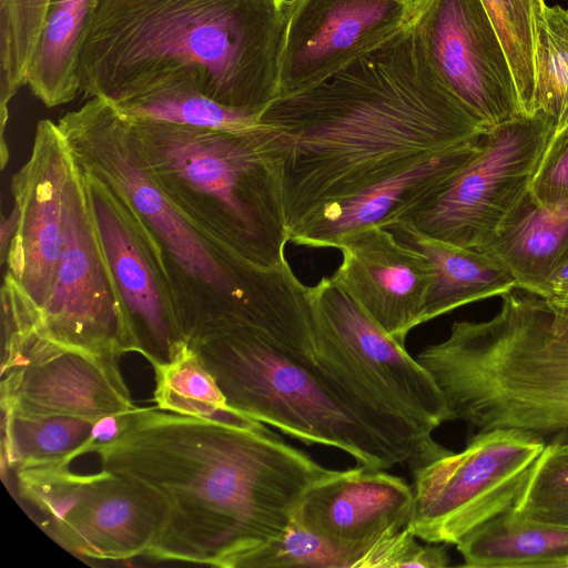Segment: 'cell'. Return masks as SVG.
<instances>
[{
    "mask_svg": "<svg viewBox=\"0 0 568 568\" xmlns=\"http://www.w3.org/2000/svg\"><path fill=\"white\" fill-rule=\"evenodd\" d=\"M489 130L440 83L410 18L320 84L274 100L255 135L292 242L331 209Z\"/></svg>",
    "mask_w": 568,
    "mask_h": 568,
    "instance_id": "6da1fadb",
    "label": "cell"
},
{
    "mask_svg": "<svg viewBox=\"0 0 568 568\" xmlns=\"http://www.w3.org/2000/svg\"><path fill=\"white\" fill-rule=\"evenodd\" d=\"M93 453L102 469L144 485L163 503V525L145 557L223 568H239L283 534L307 489L337 470L264 424L158 407H136Z\"/></svg>",
    "mask_w": 568,
    "mask_h": 568,
    "instance_id": "7a4b0ae2",
    "label": "cell"
},
{
    "mask_svg": "<svg viewBox=\"0 0 568 568\" xmlns=\"http://www.w3.org/2000/svg\"><path fill=\"white\" fill-rule=\"evenodd\" d=\"M290 0H100L79 53L84 98L111 105L186 83L260 116L278 98Z\"/></svg>",
    "mask_w": 568,
    "mask_h": 568,
    "instance_id": "3957f363",
    "label": "cell"
},
{
    "mask_svg": "<svg viewBox=\"0 0 568 568\" xmlns=\"http://www.w3.org/2000/svg\"><path fill=\"white\" fill-rule=\"evenodd\" d=\"M236 414L305 443L339 449L357 465H404L321 358L307 286L287 258L267 266L247 311L189 344Z\"/></svg>",
    "mask_w": 568,
    "mask_h": 568,
    "instance_id": "277c9868",
    "label": "cell"
},
{
    "mask_svg": "<svg viewBox=\"0 0 568 568\" xmlns=\"http://www.w3.org/2000/svg\"><path fill=\"white\" fill-rule=\"evenodd\" d=\"M416 359L442 392L448 420L473 434L509 428L545 446L568 444V331L552 328L540 297L504 294L490 320L453 323Z\"/></svg>",
    "mask_w": 568,
    "mask_h": 568,
    "instance_id": "5b68a950",
    "label": "cell"
},
{
    "mask_svg": "<svg viewBox=\"0 0 568 568\" xmlns=\"http://www.w3.org/2000/svg\"><path fill=\"white\" fill-rule=\"evenodd\" d=\"M78 168L105 184L135 214L162 260L184 339L232 324L245 310L261 268L194 226L146 169L130 121L99 98L57 121Z\"/></svg>",
    "mask_w": 568,
    "mask_h": 568,
    "instance_id": "8992f818",
    "label": "cell"
},
{
    "mask_svg": "<svg viewBox=\"0 0 568 568\" xmlns=\"http://www.w3.org/2000/svg\"><path fill=\"white\" fill-rule=\"evenodd\" d=\"M128 120L150 174L194 226L248 263L273 265L286 258L290 239L275 182L257 146V124L224 131Z\"/></svg>",
    "mask_w": 568,
    "mask_h": 568,
    "instance_id": "52a82bcc",
    "label": "cell"
},
{
    "mask_svg": "<svg viewBox=\"0 0 568 568\" xmlns=\"http://www.w3.org/2000/svg\"><path fill=\"white\" fill-rule=\"evenodd\" d=\"M307 293L321 358L385 440L409 467L444 454L432 434L449 422L448 410L425 367L331 276Z\"/></svg>",
    "mask_w": 568,
    "mask_h": 568,
    "instance_id": "ba28073f",
    "label": "cell"
},
{
    "mask_svg": "<svg viewBox=\"0 0 568 568\" xmlns=\"http://www.w3.org/2000/svg\"><path fill=\"white\" fill-rule=\"evenodd\" d=\"M544 112L524 114L487 131L471 159L445 184L393 211L378 225L466 250L488 244L529 195L555 133Z\"/></svg>",
    "mask_w": 568,
    "mask_h": 568,
    "instance_id": "9c48e42d",
    "label": "cell"
},
{
    "mask_svg": "<svg viewBox=\"0 0 568 568\" xmlns=\"http://www.w3.org/2000/svg\"><path fill=\"white\" fill-rule=\"evenodd\" d=\"M70 464L13 469L19 499L39 527L69 552L88 559L145 557L164 507L144 485L101 468L78 474Z\"/></svg>",
    "mask_w": 568,
    "mask_h": 568,
    "instance_id": "30bf717a",
    "label": "cell"
},
{
    "mask_svg": "<svg viewBox=\"0 0 568 568\" xmlns=\"http://www.w3.org/2000/svg\"><path fill=\"white\" fill-rule=\"evenodd\" d=\"M1 323L2 413L98 420L136 408L119 359L72 349L42 336L32 304L6 273Z\"/></svg>",
    "mask_w": 568,
    "mask_h": 568,
    "instance_id": "8fae6325",
    "label": "cell"
},
{
    "mask_svg": "<svg viewBox=\"0 0 568 568\" xmlns=\"http://www.w3.org/2000/svg\"><path fill=\"white\" fill-rule=\"evenodd\" d=\"M545 447L527 433L496 428L471 434L458 453L447 450L412 466L408 527L423 541L457 545L513 508Z\"/></svg>",
    "mask_w": 568,
    "mask_h": 568,
    "instance_id": "7c38bea8",
    "label": "cell"
},
{
    "mask_svg": "<svg viewBox=\"0 0 568 568\" xmlns=\"http://www.w3.org/2000/svg\"><path fill=\"white\" fill-rule=\"evenodd\" d=\"M36 326L52 342L100 357L120 359L134 352L83 174L73 158L63 190V248L51 293L37 313Z\"/></svg>",
    "mask_w": 568,
    "mask_h": 568,
    "instance_id": "4fadbf2b",
    "label": "cell"
},
{
    "mask_svg": "<svg viewBox=\"0 0 568 568\" xmlns=\"http://www.w3.org/2000/svg\"><path fill=\"white\" fill-rule=\"evenodd\" d=\"M412 23L440 83L486 128L526 114L480 0H419Z\"/></svg>",
    "mask_w": 568,
    "mask_h": 568,
    "instance_id": "5bb4252c",
    "label": "cell"
},
{
    "mask_svg": "<svg viewBox=\"0 0 568 568\" xmlns=\"http://www.w3.org/2000/svg\"><path fill=\"white\" fill-rule=\"evenodd\" d=\"M81 172L134 352L152 366L169 363L189 343L179 326L158 248L130 207L100 180Z\"/></svg>",
    "mask_w": 568,
    "mask_h": 568,
    "instance_id": "9a60e30c",
    "label": "cell"
},
{
    "mask_svg": "<svg viewBox=\"0 0 568 568\" xmlns=\"http://www.w3.org/2000/svg\"><path fill=\"white\" fill-rule=\"evenodd\" d=\"M419 0H290L278 98L308 90L398 31Z\"/></svg>",
    "mask_w": 568,
    "mask_h": 568,
    "instance_id": "2e32d148",
    "label": "cell"
},
{
    "mask_svg": "<svg viewBox=\"0 0 568 568\" xmlns=\"http://www.w3.org/2000/svg\"><path fill=\"white\" fill-rule=\"evenodd\" d=\"M72 155L57 123L38 122L29 160L11 180L18 227L4 265L38 313L63 248V190Z\"/></svg>",
    "mask_w": 568,
    "mask_h": 568,
    "instance_id": "e0dca14e",
    "label": "cell"
},
{
    "mask_svg": "<svg viewBox=\"0 0 568 568\" xmlns=\"http://www.w3.org/2000/svg\"><path fill=\"white\" fill-rule=\"evenodd\" d=\"M342 262L332 281L389 337L405 345L426 323L435 272L417 247L378 224L361 229L339 245Z\"/></svg>",
    "mask_w": 568,
    "mask_h": 568,
    "instance_id": "ac0fdd59",
    "label": "cell"
},
{
    "mask_svg": "<svg viewBox=\"0 0 568 568\" xmlns=\"http://www.w3.org/2000/svg\"><path fill=\"white\" fill-rule=\"evenodd\" d=\"M413 487L386 469L357 465L321 479L304 494L294 520L329 544L361 557L403 529L413 510Z\"/></svg>",
    "mask_w": 568,
    "mask_h": 568,
    "instance_id": "d6986e66",
    "label": "cell"
},
{
    "mask_svg": "<svg viewBox=\"0 0 568 568\" xmlns=\"http://www.w3.org/2000/svg\"><path fill=\"white\" fill-rule=\"evenodd\" d=\"M479 143L433 159L364 191L327 211L292 243L311 248L338 250L351 234L379 224L394 210L409 205L445 184L471 159Z\"/></svg>",
    "mask_w": 568,
    "mask_h": 568,
    "instance_id": "ffe728a7",
    "label": "cell"
},
{
    "mask_svg": "<svg viewBox=\"0 0 568 568\" xmlns=\"http://www.w3.org/2000/svg\"><path fill=\"white\" fill-rule=\"evenodd\" d=\"M478 251L506 268L518 290L539 296L568 257V204L541 207L528 195L500 232Z\"/></svg>",
    "mask_w": 568,
    "mask_h": 568,
    "instance_id": "44dd1931",
    "label": "cell"
},
{
    "mask_svg": "<svg viewBox=\"0 0 568 568\" xmlns=\"http://www.w3.org/2000/svg\"><path fill=\"white\" fill-rule=\"evenodd\" d=\"M100 0H50L24 77V85L47 108L80 93L77 67L82 42Z\"/></svg>",
    "mask_w": 568,
    "mask_h": 568,
    "instance_id": "7402d4cb",
    "label": "cell"
},
{
    "mask_svg": "<svg viewBox=\"0 0 568 568\" xmlns=\"http://www.w3.org/2000/svg\"><path fill=\"white\" fill-rule=\"evenodd\" d=\"M469 568H568V527L519 516L510 508L457 545Z\"/></svg>",
    "mask_w": 568,
    "mask_h": 568,
    "instance_id": "603a6c76",
    "label": "cell"
},
{
    "mask_svg": "<svg viewBox=\"0 0 568 568\" xmlns=\"http://www.w3.org/2000/svg\"><path fill=\"white\" fill-rule=\"evenodd\" d=\"M432 262L435 281L428 297L426 322L466 304L503 296L517 288L510 273L490 255L453 246L426 236L397 232Z\"/></svg>",
    "mask_w": 568,
    "mask_h": 568,
    "instance_id": "cb8c5ba5",
    "label": "cell"
},
{
    "mask_svg": "<svg viewBox=\"0 0 568 568\" xmlns=\"http://www.w3.org/2000/svg\"><path fill=\"white\" fill-rule=\"evenodd\" d=\"M98 420L2 413V467L13 470L70 464L80 455L93 453Z\"/></svg>",
    "mask_w": 568,
    "mask_h": 568,
    "instance_id": "d4e9b609",
    "label": "cell"
},
{
    "mask_svg": "<svg viewBox=\"0 0 568 568\" xmlns=\"http://www.w3.org/2000/svg\"><path fill=\"white\" fill-rule=\"evenodd\" d=\"M156 407L234 425L258 423L236 414L196 352L185 344L169 363L153 366Z\"/></svg>",
    "mask_w": 568,
    "mask_h": 568,
    "instance_id": "484cf974",
    "label": "cell"
},
{
    "mask_svg": "<svg viewBox=\"0 0 568 568\" xmlns=\"http://www.w3.org/2000/svg\"><path fill=\"white\" fill-rule=\"evenodd\" d=\"M112 106L130 119H148L224 131L252 128L257 124L260 118L226 108L186 83L162 87Z\"/></svg>",
    "mask_w": 568,
    "mask_h": 568,
    "instance_id": "4316f807",
    "label": "cell"
},
{
    "mask_svg": "<svg viewBox=\"0 0 568 568\" xmlns=\"http://www.w3.org/2000/svg\"><path fill=\"white\" fill-rule=\"evenodd\" d=\"M508 58L526 114L534 112L536 48L544 0H480Z\"/></svg>",
    "mask_w": 568,
    "mask_h": 568,
    "instance_id": "83f0119b",
    "label": "cell"
},
{
    "mask_svg": "<svg viewBox=\"0 0 568 568\" xmlns=\"http://www.w3.org/2000/svg\"><path fill=\"white\" fill-rule=\"evenodd\" d=\"M50 0H0V129L11 99L24 85Z\"/></svg>",
    "mask_w": 568,
    "mask_h": 568,
    "instance_id": "f1b7e54d",
    "label": "cell"
},
{
    "mask_svg": "<svg viewBox=\"0 0 568 568\" xmlns=\"http://www.w3.org/2000/svg\"><path fill=\"white\" fill-rule=\"evenodd\" d=\"M534 112L541 111L555 131L568 126V9L545 8L536 48Z\"/></svg>",
    "mask_w": 568,
    "mask_h": 568,
    "instance_id": "f546056e",
    "label": "cell"
},
{
    "mask_svg": "<svg viewBox=\"0 0 568 568\" xmlns=\"http://www.w3.org/2000/svg\"><path fill=\"white\" fill-rule=\"evenodd\" d=\"M513 510L530 520L568 527V444L544 448Z\"/></svg>",
    "mask_w": 568,
    "mask_h": 568,
    "instance_id": "4dcf8cb0",
    "label": "cell"
},
{
    "mask_svg": "<svg viewBox=\"0 0 568 568\" xmlns=\"http://www.w3.org/2000/svg\"><path fill=\"white\" fill-rule=\"evenodd\" d=\"M361 557L341 549L293 519L276 538L250 552L239 568H359Z\"/></svg>",
    "mask_w": 568,
    "mask_h": 568,
    "instance_id": "1f68e13d",
    "label": "cell"
},
{
    "mask_svg": "<svg viewBox=\"0 0 568 568\" xmlns=\"http://www.w3.org/2000/svg\"><path fill=\"white\" fill-rule=\"evenodd\" d=\"M417 539L407 525L374 545L362 568H444L450 564L445 544H420Z\"/></svg>",
    "mask_w": 568,
    "mask_h": 568,
    "instance_id": "d6a6232c",
    "label": "cell"
},
{
    "mask_svg": "<svg viewBox=\"0 0 568 568\" xmlns=\"http://www.w3.org/2000/svg\"><path fill=\"white\" fill-rule=\"evenodd\" d=\"M529 196L541 207L568 204V126L552 134L532 178Z\"/></svg>",
    "mask_w": 568,
    "mask_h": 568,
    "instance_id": "836d02e7",
    "label": "cell"
},
{
    "mask_svg": "<svg viewBox=\"0 0 568 568\" xmlns=\"http://www.w3.org/2000/svg\"><path fill=\"white\" fill-rule=\"evenodd\" d=\"M538 297L551 312L552 328L568 331V257L551 274Z\"/></svg>",
    "mask_w": 568,
    "mask_h": 568,
    "instance_id": "e575fe53",
    "label": "cell"
},
{
    "mask_svg": "<svg viewBox=\"0 0 568 568\" xmlns=\"http://www.w3.org/2000/svg\"><path fill=\"white\" fill-rule=\"evenodd\" d=\"M18 227V213L13 207L9 216L1 215L0 223V263L4 265L11 240Z\"/></svg>",
    "mask_w": 568,
    "mask_h": 568,
    "instance_id": "d590c367",
    "label": "cell"
}]
</instances>
